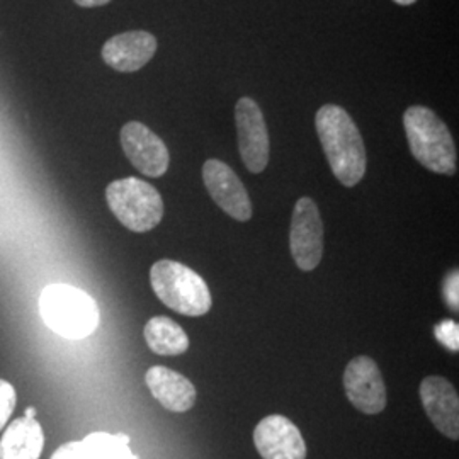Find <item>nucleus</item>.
<instances>
[{"mask_svg":"<svg viewBox=\"0 0 459 459\" xmlns=\"http://www.w3.org/2000/svg\"><path fill=\"white\" fill-rule=\"evenodd\" d=\"M315 128L337 181L345 187L358 186L366 176L368 155L352 117L344 108L325 104L315 116Z\"/></svg>","mask_w":459,"mask_h":459,"instance_id":"1","label":"nucleus"},{"mask_svg":"<svg viewBox=\"0 0 459 459\" xmlns=\"http://www.w3.org/2000/svg\"><path fill=\"white\" fill-rule=\"evenodd\" d=\"M403 128L411 155L430 172L455 176L458 152L447 125L426 106H411L403 115Z\"/></svg>","mask_w":459,"mask_h":459,"instance_id":"2","label":"nucleus"},{"mask_svg":"<svg viewBox=\"0 0 459 459\" xmlns=\"http://www.w3.org/2000/svg\"><path fill=\"white\" fill-rule=\"evenodd\" d=\"M39 313L47 327L68 341H82L99 327L98 303L72 284H48L39 295Z\"/></svg>","mask_w":459,"mask_h":459,"instance_id":"3","label":"nucleus"},{"mask_svg":"<svg viewBox=\"0 0 459 459\" xmlns=\"http://www.w3.org/2000/svg\"><path fill=\"white\" fill-rule=\"evenodd\" d=\"M150 282L157 298L174 312L203 316L212 310L213 301L206 281L184 264L157 261L150 269Z\"/></svg>","mask_w":459,"mask_h":459,"instance_id":"4","label":"nucleus"},{"mask_svg":"<svg viewBox=\"0 0 459 459\" xmlns=\"http://www.w3.org/2000/svg\"><path fill=\"white\" fill-rule=\"evenodd\" d=\"M106 201L119 223L134 233L155 229L164 218V199L148 182L136 178L113 181L106 189Z\"/></svg>","mask_w":459,"mask_h":459,"instance_id":"5","label":"nucleus"},{"mask_svg":"<svg viewBox=\"0 0 459 459\" xmlns=\"http://www.w3.org/2000/svg\"><path fill=\"white\" fill-rule=\"evenodd\" d=\"M290 247L296 265L301 271L310 273L318 267L324 255V221L312 197H299L296 201Z\"/></svg>","mask_w":459,"mask_h":459,"instance_id":"6","label":"nucleus"},{"mask_svg":"<svg viewBox=\"0 0 459 459\" xmlns=\"http://www.w3.org/2000/svg\"><path fill=\"white\" fill-rule=\"evenodd\" d=\"M235 123L244 164L252 174H261L269 164L271 155V142L263 109L254 99H238L235 106Z\"/></svg>","mask_w":459,"mask_h":459,"instance_id":"7","label":"nucleus"},{"mask_svg":"<svg viewBox=\"0 0 459 459\" xmlns=\"http://www.w3.org/2000/svg\"><path fill=\"white\" fill-rule=\"evenodd\" d=\"M344 390L354 409L366 415H377L386 407L385 379L369 356H358L347 364Z\"/></svg>","mask_w":459,"mask_h":459,"instance_id":"8","label":"nucleus"},{"mask_svg":"<svg viewBox=\"0 0 459 459\" xmlns=\"http://www.w3.org/2000/svg\"><path fill=\"white\" fill-rule=\"evenodd\" d=\"M121 147L133 167L148 178H162L170 164L164 140L140 121L121 128Z\"/></svg>","mask_w":459,"mask_h":459,"instance_id":"9","label":"nucleus"},{"mask_svg":"<svg viewBox=\"0 0 459 459\" xmlns=\"http://www.w3.org/2000/svg\"><path fill=\"white\" fill-rule=\"evenodd\" d=\"M203 181L214 203L238 221L252 218V203L246 186L230 165L212 159L203 165Z\"/></svg>","mask_w":459,"mask_h":459,"instance_id":"10","label":"nucleus"},{"mask_svg":"<svg viewBox=\"0 0 459 459\" xmlns=\"http://www.w3.org/2000/svg\"><path fill=\"white\" fill-rule=\"evenodd\" d=\"M254 444L263 459H307L299 429L284 415H269L254 430Z\"/></svg>","mask_w":459,"mask_h":459,"instance_id":"11","label":"nucleus"},{"mask_svg":"<svg viewBox=\"0 0 459 459\" xmlns=\"http://www.w3.org/2000/svg\"><path fill=\"white\" fill-rule=\"evenodd\" d=\"M420 400L427 417L446 437L459 439V398L456 388L443 377H427L420 383Z\"/></svg>","mask_w":459,"mask_h":459,"instance_id":"12","label":"nucleus"},{"mask_svg":"<svg viewBox=\"0 0 459 459\" xmlns=\"http://www.w3.org/2000/svg\"><path fill=\"white\" fill-rule=\"evenodd\" d=\"M157 51V39L147 31H128L109 38L102 47V60L117 72H136Z\"/></svg>","mask_w":459,"mask_h":459,"instance_id":"13","label":"nucleus"},{"mask_svg":"<svg viewBox=\"0 0 459 459\" xmlns=\"http://www.w3.org/2000/svg\"><path fill=\"white\" fill-rule=\"evenodd\" d=\"M150 394L165 411L184 413L196 403V388L187 377L164 366H153L145 375Z\"/></svg>","mask_w":459,"mask_h":459,"instance_id":"14","label":"nucleus"},{"mask_svg":"<svg viewBox=\"0 0 459 459\" xmlns=\"http://www.w3.org/2000/svg\"><path fill=\"white\" fill-rule=\"evenodd\" d=\"M45 447V432L36 419L19 417L0 437V459H39Z\"/></svg>","mask_w":459,"mask_h":459,"instance_id":"15","label":"nucleus"},{"mask_svg":"<svg viewBox=\"0 0 459 459\" xmlns=\"http://www.w3.org/2000/svg\"><path fill=\"white\" fill-rule=\"evenodd\" d=\"M145 341L157 356H181L189 349V337L184 328L169 316H153L143 328Z\"/></svg>","mask_w":459,"mask_h":459,"instance_id":"16","label":"nucleus"},{"mask_svg":"<svg viewBox=\"0 0 459 459\" xmlns=\"http://www.w3.org/2000/svg\"><path fill=\"white\" fill-rule=\"evenodd\" d=\"M89 459H138L130 449L126 434L92 432L82 441Z\"/></svg>","mask_w":459,"mask_h":459,"instance_id":"17","label":"nucleus"},{"mask_svg":"<svg viewBox=\"0 0 459 459\" xmlns=\"http://www.w3.org/2000/svg\"><path fill=\"white\" fill-rule=\"evenodd\" d=\"M17 398L14 386L9 381L0 379V430L7 426L11 415L14 413Z\"/></svg>","mask_w":459,"mask_h":459,"instance_id":"18","label":"nucleus"},{"mask_svg":"<svg viewBox=\"0 0 459 459\" xmlns=\"http://www.w3.org/2000/svg\"><path fill=\"white\" fill-rule=\"evenodd\" d=\"M436 339L447 347L449 351H459V325L455 320H443L441 324H437L434 328Z\"/></svg>","mask_w":459,"mask_h":459,"instance_id":"19","label":"nucleus"},{"mask_svg":"<svg viewBox=\"0 0 459 459\" xmlns=\"http://www.w3.org/2000/svg\"><path fill=\"white\" fill-rule=\"evenodd\" d=\"M459 276L458 271L455 273H449L443 282V295L446 299V305L453 310V312H458V293H459Z\"/></svg>","mask_w":459,"mask_h":459,"instance_id":"20","label":"nucleus"},{"mask_svg":"<svg viewBox=\"0 0 459 459\" xmlns=\"http://www.w3.org/2000/svg\"><path fill=\"white\" fill-rule=\"evenodd\" d=\"M49 459H89V456L83 449L82 441H70L62 444Z\"/></svg>","mask_w":459,"mask_h":459,"instance_id":"21","label":"nucleus"},{"mask_svg":"<svg viewBox=\"0 0 459 459\" xmlns=\"http://www.w3.org/2000/svg\"><path fill=\"white\" fill-rule=\"evenodd\" d=\"M74 2L81 7H100V5L109 4L111 0H74Z\"/></svg>","mask_w":459,"mask_h":459,"instance_id":"22","label":"nucleus"},{"mask_svg":"<svg viewBox=\"0 0 459 459\" xmlns=\"http://www.w3.org/2000/svg\"><path fill=\"white\" fill-rule=\"evenodd\" d=\"M24 417H28V419H36V409H34V407H30V409H26V413H24Z\"/></svg>","mask_w":459,"mask_h":459,"instance_id":"23","label":"nucleus"},{"mask_svg":"<svg viewBox=\"0 0 459 459\" xmlns=\"http://www.w3.org/2000/svg\"><path fill=\"white\" fill-rule=\"evenodd\" d=\"M394 2H396L398 5H411V4H415L417 0H394Z\"/></svg>","mask_w":459,"mask_h":459,"instance_id":"24","label":"nucleus"}]
</instances>
